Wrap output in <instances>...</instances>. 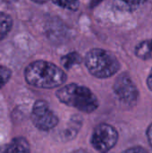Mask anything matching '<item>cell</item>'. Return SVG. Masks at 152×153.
Returning <instances> with one entry per match:
<instances>
[{
	"label": "cell",
	"instance_id": "obj_8",
	"mask_svg": "<svg viewBox=\"0 0 152 153\" xmlns=\"http://www.w3.org/2000/svg\"><path fill=\"white\" fill-rule=\"evenodd\" d=\"M134 55L142 60H152V39L140 41L134 48Z\"/></svg>",
	"mask_w": 152,
	"mask_h": 153
},
{
	"label": "cell",
	"instance_id": "obj_18",
	"mask_svg": "<svg viewBox=\"0 0 152 153\" xmlns=\"http://www.w3.org/2000/svg\"><path fill=\"white\" fill-rule=\"evenodd\" d=\"M31 1H33V2H35L37 4H44V3L47 2L48 0H31Z\"/></svg>",
	"mask_w": 152,
	"mask_h": 153
},
{
	"label": "cell",
	"instance_id": "obj_19",
	"mask_svg": "<svg viewBox=\"0 0 152 153\" xmlns=\"http://www.w3.org/2000/svg\"><path fill=\"white\" fill-rule=\"evenodd\" d=\"M71 153H89L88 152L84 151V150H77V151H74V152H72Z\"/></svg>",
	"mask_w": 152,
	"mask_h": 153
},
{
	"label": "cell",
	"instance_id": "obj_7",
	"mask_svg": "<svg viewBox=\"0 0 152 153\" xmlns=\"http://www.w3.org/2000/svg\"><path fill=\"white\" fill-rule=\"evenodd\" d=\"M0 153H30V143L24 137H16L1 145Z\"/></svg>",
	"mask_w": 152,
	"mask_h": 153
},
{
	"label": "cell",
	"instance_id": "obj_5",
	"mask_svg": "<svg viewBox=\"0 0 152 153\" xmlns=\"http://www.w3.org/2000/svg\"><path fill=\"white\" fill-rule=\"evenodd\" d=\"M30 118L34 126L40 131H50L59 122L58 117L49 108L48 103L42 100H37L34 103Z\"/></svg>",
	"mask_w": 152,
	"mask_h": 153
},
{
	"label": "cell",
	"instance_id": "obj_4",
	"mask_svg": "<svg viewBox=\"0 0 152 153\" xmlns=\"http://www.w3.org/2000/svg\"><path fill=\"white\" fill-rule=\"evenodd\" d=\"M118 139L117 130L109 124L102 123L94 128L90 137V143L97 152L107 153L116 145Z\"/></svg>",
	"mask_w": 152,
	"mask_h": 153
},
{
	"label": "cell",
	"instance_id": "obj_3",
	"mask_svg": "<svg viewBox=\"0 0 152 153\" xmlns=\"http://www.w3.org/2000/svg\"><path fill=\"white\" fill-rule=\"evenodd\" d=\"M85 65L94 77L107 79L115 75L120 69V62L108 50L102 48L90 49L85 56Z\"/></svg>",
	"mask_w": 152,
	"mask_h": 153
},
{
	"label": "cell",
	"instance_id": "obj_2",
	"mask_svg": "<svg viewBox=\"0 0 152 153\" xmlns=\"http://www.w3.org/2000/svg\"><path fill=\"white\" fill-rule=\"evenodd\" d=\"M56 98L65 105L87 114L96 111L99 106L98 98L88 87L75 83L60 88L56 91Z\"/></svg>",
	"mask_w": 152,
	"mask_h": 153
},
{
	"label": "cell",
	"instance_id": "obj_13",
	"mask_svg": "<svg viewBox=\"0 0 152 153\" xmlns=\"http://www.w3.org/2000/svg\"><path fill=\"white\" fill-rule=\"evenodd\" d=\"M12 76V71L4 66L0 65V89H2L10 80Z\"/></svg>",
	"mask_w": 152,
	"mask_h": 153
},
{
	"label": "cell",
	"instance_id": "obj_1",
	"mask_svg": "<svg viewBox=\"0 0 152 153\" xmlns=\"http://www.w3.org/2000/svg\"><path fill=\"white\" fill-rule=\"evenodd\" d=\"M24 77L28 84L39 89H54L63 85L66 74L56 65L38 60L28 65L24 71Z\"/></svg>",
	"mask_w": 152,
	"mask_h": 153
},
{
	"label": "cell",
	"instance_id": "obj_17",
	"mask_svg": "<svg viewBox=\"0 0 152 153\" xmlns=\"http://www.w3.org/2000/svg\"><path fill=\"white\" fill-rule=\"evenodd\" d=\"M146 83H147V87L149 88V90L152 91V69L151 70L148 77H147V80H146Z\"/></svg>",
	"mask_w": 152,
	"mask_h": 153
},
{
	"label": "cell",
	"instance_id": "obj_9",
	"mask_svg": "<svg viewBox=\"0 0 152 153\" xmlns=\"http://www.w3.org/2000/svg\"><path fill=\"white\" fill-rule=\"evenodd\" d=\"M13 28V19L12 17L5 13L0 12V41L3 40L7 34L11 31Z\"/></svg>",
	"mask_w": 152,
	"mask_h": 153
},
{
	"label": "cell",
	"instance_id": "obj_15",
	"mask_svg": "<svg viewBox=\"0 0 152 153\" xmlns=\"http://www.w3.org/2000/svg\"><path fill=\"white\" fill-rule=\"evenodd\" d=\"M121 1L132 6H138V5L145 4L148 0H121Z\"/></svg>",
	"mask_w": 152,
	"mask_h": 153
},
{
	"label": "cell",
	"instance_id": "obj_6",
	"mask_svg": "<svg viewBox=\"0 0 152 153\" xmlns=\"http://www.w3.org/2000/svg\"><path fill=\"white\" fill-rule=\"evenodd\" d=\"M113 90L118 100L125 105L133 106L139 100L138 88L127 73L121 74L116 79Z\"/></svg>",
	"mask_w": 152,
	"mask_h": 153
},
{
	"label": "cell",
	"instance_id": "obj_10",
	"mask_svg": "<svg viewBox=\"0 0 152 153\" xmlns=\"http://www.w3.org/2000/svg\"><path fill=\"white\" fill-rule=\"evenodd\" d=\"M81 126H82V119L81 117H76L75 118L72 119V124L69 125V126L63 132L64 134V139H72L73 138L79 129L81 128Z\"/></svg>",
	"mask_w": 152,
	"mask_h": 153
},
{
	"label": "cell",
	"instance_id": "obj_11",
	"mask_svg": "<svg viewBox=\"0 0 152 153\" xmlns=\"http://www.w3.org/2000/svg\"><path fill=\"white\" fill-rule=\"evenodd\" d=\"M61 62L65 68L69 69L74 65H78L82 62L81 56L76 52H72L67 54L66 56H64L61 59Z\"/></svg>",
	"mask_w": 152,
	"mask_h": 153
},
{
	"label": "cell",
	"instance_id": "obj_14",
	"mask_svg": "<svg viewBox=\"0 0 152 153\" xmlns=\"http://www.w3.org/2000/svg\"><path fill=\"white\" fill-rule=\"evenodd\" d=\"M122 153H150L145 148L142 147V146H134V147H131L125 151H124Z\"/></svg>",
	"mask_w": 152,
	"mask_h": 153
},
{
	"label": "cell",
	"instance_id": "obj_12",
	"mask_svg": "<svg viewBox=\"0 0 152 153\" xmlns=\"http://www.w3.org/2000/svg\"><path fill=\"white\" fill-rule=\"evenodd\" d=\"M55 4L71 10L76 11L80 6V0H51Z\"/></svg>",
	"mask_w": 152,
	"mask_h": 153
},
{
	"label": "cell",
	"instance_id": "obj_16",
	"mask_svg": "<svg viewBox=\"0 0 152 153\" xmlns=\"http://www.w3.org/2000/svg\"><path fill=\"white\" fill-rule=\"evenodd\" d=\"M146 135H147V139H148V142H149L150 145L152 147V123L149 126V127L147 128Z\"/></svg>",
	"mask_w": 152,
	"mask_h": 153
}]
</instances>
